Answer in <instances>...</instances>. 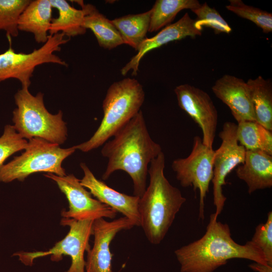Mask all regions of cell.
Returning <instances> with one entry per match:
<instances>
[{
	"label": "cell",
	"mask_w": 272,
	"mask_h": 272,
	"mask_svg": "<svg viewBox=\"0 0 272 272\" xmlns=\"http://www.w3.org/2000/svg\"><path fill=\"white\" fill-rule=\"evenodd\" d=\"M217 218L212 214L205 234L174 251L181 272H213L233 258L268 265L262 251L251 241L244 245L237 243L231 237L229 225Z\"/></svg>",
	"instance_id": "2"
},
{
	"label": "cell",
	"mask_w": 272,
	"mask_h": 272,
	"mask_svg": "<svg viewBox=\"0 0 272 272\" xmlns=\"http://www.w3.org/2000/svg\"><path fill=\"white\" fill-rule=\"evenodd\" d=\"M165 158L162 152L150 163V183L140 198L138 210L141 226L149 241L160 244L186 199L164 175Z\"/></svg>",
	"instance_id": "3"
},
{
	"label": "cell",
	"mask_w": 272,
	"mask_h": 272,
	"mask_svg": "<svg viewBox=\"0 0 272 272\" xmlns=\"http://www.w3.org/2000/svg\"><path fill=\"white\" fill-rule=\"evenodd\" d=\"M9 47L0 54V82L9 79L19 81L22 87L29 88L35 68L44 63H55L67 66V63L55 54L70 38L62 33L49 35L47 41L39 48L28 53H17L12 48L11 39Z\"/></svg>",
	"instance_id": "7"
},
{
	"label": "cell",
	"mask_w": 272,
	"mask_h": 272,
	"mask_svg": "<svg viewBox=\"0 0 272 272\" xmlns=\"http://www.w3.org/2000/svg\"><path fill=\"white\" fill-rule=\"evenodd\" d=\"M14 99L17 108L13 112V126L23 138H38L59 145L66 140L67 130L62 112L50 113L44 105L43 94L39 92L34 96L29 88L22 87Z\"/></svg>",
	"instance_id": "5"
},
{
	"label": "cell",
	"mask_w": 272,
	"mask_h": 272,
	"mask_svg": "<svg viewBox=\"0 0 272 272\" xmlns=\"http://www.w3.org/2000/svg\"><path fill=\"white\" fill-rule=\"evenodd\" d=\"M145 97L142 85L135 79L112 84L103 101L99 126L89 140L75 146L76 149L88 152L104 145L141 110Z\"/></svg>",
	"instance_id": "4"
},
{
	"label": "cell",
	"mask_w": 272,
	"mask_h": 272,
	"mask_svg": "<svg viewBox=\"0 0 272 272\" xmlns=\"http://www.w3.org/2000/svg\"><path fill=\"white\" fill-rule=\"evenodd\" d=\"M52 8L50 0L31 1L19 17V31L31 33L37 43L44 44L49 35Z\"/></svg>",
	"instance_id": "18"
},
{
	"label": "cell",
	"mask_w": 272,
	"mask_h": 272,
	"mask_svg": "<svg viewBox=\"0 0 272 272\" xmlns=\"http://www.w3.org/2000/svg\"><path fill=\"white\" fill-rule=\"evenodd\" d=\"M80 166L84 176L81 184L89 190L91 194L101 202L109 206L117 213L131 220L135 226H140V217L138 210L140 198L118 192L98 179L84 163Z\"/></svg>",
	"instance_id": "15"
},
{
	"label": "cell",
	"mask_w": 272,
	"mask_h": 272,
	"mask_svg": "<svg viewBox=\"0 0 272 272\" xmlns=\"http://www.w3.org/2000/svg\"><path fill=\"white\" fill-rule=\"evenodd\" d=\"M75 2L84 11V27L93 32L100 47L111 50L124 44L112 21L100 13L94 6L84 4L82 1Z\"/></svg>",
	"instance_id": "19"
},
{
	"label": "cell",
	"mask_w": 272,
	"mask_h": 272,
	"mask_svg": "<svg viewBox=\"0 0 272 272\" xmlns=\"http://www.w3.org/2000/svg\"><path fill=\"white\" fill-rule=\"evenodd\" d=\"M272 131L255 121L238 123L237 139L246 150H259L272 155Z\"/></svg>",
	"instance_id": "23"
},
{
	"label": "cell",
	"mask_w": 272,
	"mask_h": 272,
	"mask_svg": "<svg viewBox=\"0 0 272 272\" xmlns=\"http://www.w3.org/2000/svg\"><path fill=\"white\" fill-rule=\"evenodd\" d=\"M253 106L255 120L266 129L272 131V84L259 76L246 82Z\"/></svg>",
	"instance_id": "21"
},
{
	"label": "cell",
	"mask_w": 272,
	"mask_h": 272,
	"mask_svg": "<svg viewBox=\"0 0 272 272\" xmlns=\"http://www.w3.org/2000/svg\"><path fill=\"white\" fill-rule=\"evenodd\" d=\"M200 5L197 0H157L151 9L149 32H155L170 25L181 11H191Z\"/></svg>",
	"instance_id": "24"
},
{
	"label": "cell",
	"mask_w": 272,
	"mask_h": 272,
	"mask_svg": "<svg viewBox=\"0 0 272 272\" xmlns=\"http://www.w3.org/2000/svg\"><path fill=\"white\" fill-rule=\"evenodd\" d=\"M237 124L232 122L224 123L219 136L221 140L219 148L214 151L213 160V194L215 213L217 217L223 210L226 197L223 186L226 184L227 176L237 166L244 163L246 149L237 139Z\"/></svg>",
	"instance_id": "10"
},
{
	"label": "cell",
	"mask_w": 272,
	"mask_h": 272,
	"mask_svg": "<svg viewBox=\"0 0 272 272\" xmlns=\"http://www.w3.org/2000/svg\"><path fill=\"white\" fill-rule=\"evenodd\" d=\"M262 252L267 263L272 266V212L267 214L264 224L258 225L251 240Z\"/></svg>",
	"instance_id": "29"
},
{
	"label": "cell",
	"mask_w": 272,
	"mask_h": 272,
	"mask_svg": "<svg viewBox=\"0 0 272 272\" xmlns=\"http://www.w3.org/2000/svg\"><path fill=\"white\" fill-rule=\"evenodd\" d=\"M24 152L4 165L0 169V182L8 183L14 180L24 181L29 175L37 172L66 175L62 167L63 160L76 150L75 146L63 149L59 145L43 139H30Z\"/></svg>",
	"instance_id": "6"
},
{
	"label": "cell",
	"mask_w": 272,
	"mask_h": 272,
	"mask_svg": "<svg viewBox=\"0 0 272 272\" xmlns=\"http://www.w3.org/2000/svg\"><path fill=\"white\" fill-rule=\"evenodd\" d=\"M226 8L239 17L248 20L265 33L272 31V14L244 4L241 0H230Z\"/></svg>",
	"instance_id": "26"
},
{
	"label": "cell",
	"mask_w": 272,
	"mask_h": 272,
	"mask_svg": "<svg viewBox=\"0 0 272 272\" xmlns=\"http://www.w3.org/2000/svg\"><path fill=\"white\" fill-rule=\"evenodd\" d=\"M215 96L230 109L238 123L255 121V116L248 86L242 79L224 75L212 87Z\"/></svg>",
	"instance_id": "14"
},
{
	"label": "cell",
	"mask_w": 272,
	"mask_h": 272,
	"mask_svg": "<svg viewBox=\"0 0 272 272\" xmlns=\"http://www.w3.org/2000/svg\"><path fill=\"white\" fill-rule=\"evenodd\" d=\"M31 0H0V30L8 39L19 34L18 21Z\"/></svg>",
	"instance_id": "25"
},
{
	"label": "cell",
	"mask_w": 272,
	"mask_h": 272,
	"mask_svg": "<svg viewBox=\"0 0 272 272\" xmlns=\"http://www.w3.org/2000/svg\"><path fill=\"white\" fill-rule=\"evenodd\" d=\"M237 176L245 182L251 194L272 186V155L259 150H246L244 162L236 169Z\"/></svg>",
	"instance_id": "17"
},
{
	"label": "cell",
	"mask_w": 272,
	"mask_h": 272,
	"mask_svg": "<svg viewBox=\"0 0 272 272\" xmlns=\"http://www.w3.org/2000/svg\"><path fill=\"white\" fill-rule=\"evenodd\" d=\"M214 151L203 144L200 137L196 135L188 156L175 159L171 165L181 186H192L194 191L199 190V218L201 220L205 218V200L213 177Z\"/></svg>",
	"instance_id": "9"
},
{
	"label": "cell",
	"mask_w": 272,
	"mask_h": 272,
	"mask_svg": "<svg viewBox=\"0 0 272 272\" xmlns=\"http://www.w3.org/2000/svg\"><path fill=\"white\" fill-rule=\"evenodd\" d=\"M196 16L195 26L202 31L203 27L213 29L215 34L230 33L232 29L227 22L215 9L205 2L199 7L191 10Z\"/></svg>",
	"instance_id": "27"
},
{
	"label": "cell",
	"mask_w": 272,
	"mask_h": 272,
	"mask_svg": "<svg viewBox=\"0 0 272 272\" xmlns=\"http://www.w3.org/2000/svg\"><path fill=\"white\" fill-rule=\"evenodd\" d=\"M44 176L56 182L69 202V210L62 211L63 218L76 220H92L108 218L113 219L117 212L109 206L92 197L74 175L63 176L48 173Z\"/></svg>",
	"instance_id": "11"
},
{
	"label": "cell",
	"mask_w": 272,
	"mask_h": 272,
	"mask_svg": "<svg viewBox=\"0 0 272 272\" xmlns=\"http://www.w3.org/2000/svg\"><path fill=\"white\" fill-rule=\"evenodd\" d=\"M249 267L257 272H272V266L267 264L265 265L254 262L250 264Z\"/></svg>",
	"instance_id": "30"
},
{
	"label": "cell",
	"mask_w": 272,
	"mask_h": 272,
	"mask_svg": "<svg viewBox=\"0 0 272 272\" xmlns=\"http://www.w3.org/2000/svg\"><path fill=\"white\" fill-rule=\"evenodd\" d=\"M134 226V223L125 217L112 221L102 218L95 220L92 226L94 244L92 249L87 251L85 272H112L110 243L119 231L130 229Z\"/></svg>",
	"instance_id": "13"
},
{
	"label": "cell",
	"mask_w": 272,
	"mask_h": 272,
	"mask_svg": "<svg viewBox=\"0 0 272 272\" xmlns=\"http://www.w3.org/2000/svg\"><path fill=\"white\" fill-rule=\"evenodd\" d=\"M113 137L101 150L108 159L102 178L106 180L116 171L125 172L132 179L134 195L141 197L147 188L148 165L162 152L161 147L151 138L141 110Z\"/></svg>",
	"instance_id": "1"
},
{
	"label": "cell",
	"mask_w": 272,
	"mask_h": 272,
	"mask_svg": "<svg viewBox=\"0 0 272 272\" xmlns=\"http://www.w3.org/2000/svg\"><path fill=\"white\" fill-rule=\"evenodd\" d=\"M52 8L58 11V16L52 18L49 35L62 33L68 38L84 34L86 30L83 26L84 11L71 6L65 0H50Z\"/></svg>",
	"instance_id": "20"
},
{
	"label": "cell",
	"mask_w": 272,
	"mask_h": 272,
	"mask_svg": "<svg viewBox=\"0 0 272 272\" xmlns=\"http://www.w3.org/2000/svg\"><path fill=\"white\" fill-rule=\"evenodd\" d=\"M151 10L138 14H130L111 20L124 44L137 51L149 32Z\"/></svg>",
	"instance_id": "22"
},
{
	"label": "cell",
	"mask_w": 272,
	"mask_h": 272,
	"mask_svg": "<svg viewBox=\"0 0 272 272\" xmlns=\"http://www.w3.org/2000/svg\"><path fill=\"white\" fill-rule=\"evenodd\" d=\"M94 220H76L62 218L60 224L68 226L70 230L67 235L47 251L19 252L13 255L18 256L19 260L26 265H31L36 258L51 255V260L59 261L63 255L71 258V264L64 272H85L84 253L90 249L89 238L92 235Z\"/></svg>",
	"instance_id": "8"
},
{
	"label": "cell",
	"mask_w": 272,
	"mask_h": 272,
	"mask_svg": "<svg viewBox=\"0 0 272 272\" xmlns=\"http://www.w3.org/2000/svg\"><path fill=\"white\" fill-rule=\"evenodd\" d=\"M174 91L179 107L201 128L203 144L213 149L218 115L210 95L205 91L188 84L177 86Z\"/></svg>",
	"instance_id": "12"
},
{
	"label": "cell",
	"mask_w": 272,
	"mask_h": 272,
	"mask_svg": "<svg viewBox=\"0 0 272 272\" xmlns=\"http://www.w3.org/2000/svg\"><path fill=\"white\" fill-rule=\"evenodd\" d=\"M195 19L186 13L176 22L166 26L154 36L146 38L139 46L137 52L121 69L122 76L132 70V75H137L140 61L149 51L169 42L179 40L187 37L194 38L201 35L202 31L195 26Z\"/></svg>",
	"instance_id": "16"
},
{
	"label": "cell",
	"mask_w": 272,
	"mask_h": 272,
	"mask_svg": "<svg viewBox=\"0 0 272 272\" xmlns=\"http://www.w3.org/2000/svg\"><path fill=\"white\" fill-rule=\"evenodd\" d=\"M28 143L17 132L13 125H6L0 137V169L8 157L18 151L24 150Z\"/></svg>",
	"instance_id": "28"
}]
</instances>
